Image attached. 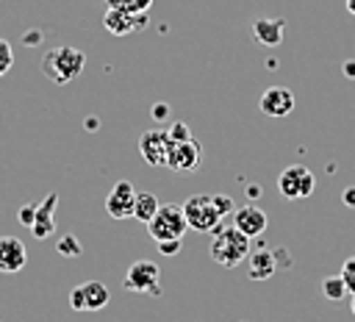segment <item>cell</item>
Here are the masks:
<instances>
[{
  "instance_id": "6da1fadb",
  "label": "cell",
  "mask_w": 355,
  "mask_h": 322,
  "mask_svg": "<svg viewBox=\"0 0 355 322\" xmlns=\"http://www.w3.org/2000/svg\"><path fill=\"white\" fill-rule=\"evenodd\" d=\"M86 67V53L72 47V44H58V47H50L44 56H42V72L64 86V83H72Z\"/></svg>"
},
{
  "instance_id": "7a4b0ae2",
  "label": "cell",
  "mask_w": 355,
  "mask_h": 322,
  "mask_svg": "<svg viewBox=\"0 0 355 322\" xmlns=\"http://www.w3.org/2000/svg\"><path fill=\"white\" fill-rule=\"evenodd\" d=\"M208 253H211V258L219 264V266H227V269H233V266H239L247 255H250V239L239 230V228H216L214 230V239H211V247H208Z\"/></svg>"
},
{
  "instance_id": "3957f363",
  "label": "cell",
  "mask_w": 355,
  "mask_h": 322,
  "mask_svg": "<svg viewBox=\"0 0 355 322\" xmlns=\"http://www.w3.org/2000/svg\"><path fill=\"white\" fill-rule=\"evenodd\" d=\"M189 230V222L183 217V205L178 203H161L155 217L147 222V233L155 242H166V239H183V233Z\"/></svg>"
},
{
  "instance_id": "277c9868",
  "label": "cell",
  "mask_w": 355,
  "mask_h": 322,
  "mask_svg": "<svg viewBox=\"0 0 355 322\" xmlns=\"http://www.w3.org/2000/svg\"><path fill=\"white\" fill-rule=\"evenodd\" d=\"M183 217H186L189 228L200 230V233H214L222 225V214L216 211L211 194H191L183 203Z\"/></svg>"
},
{
  "instance_id": "5b68a950",
  "label": "cell",
  "mask_w": 355,
  "mask_h": 322,
  "mask_svg": "<svg viewBox=\"0 0 355 322\" xmlns=\"http://www.w3.org/2000/svg\"><path fill=\"white\" fill-rule=\"evenodd\" d=\"M122 286L128 291H139V294H153V297H161V269L155 261H133L125 272V280Z\"/></svg>"
},
{
  "instance_id": "8992f818",
  "label": "cell",
  "mask_w": 355,
  "mask_h": 322,
  "mask_svg": "<svg viewBox=\"0 0 355 322\" xmlns=\"http://www.w3.org/2000/svg\"><path fill=\"white\" fill-rule=\"evenodd\" d=\"M313 186H316V178L308 167L302 164H288L280 175H277V192L286 197V200H300V197H308L313 194Z\"/></svg>"
},
{
  "instance_id": "52a82bcc",
  "label": "cell",
  "mask_w": 355,
  "mask_h": 322,
  "mask_svg": "<svg viewBox=\"0 0 355 322\" xmlns=\"http://www.w3.org/2000/svg\"><path fill=\"white\" fill-rule=\"evenodd\" d=\"M108 300H111L108 286L100 280H86L69 291V305L75 311H100L108 305Z\"/></svg>"
},
{
  "instance_id": "ba28073f",
  "label": "cell",
  "mask_w": 355,
  "mask_h": 322,
  "mask_svg": "<svg viewBox=\"0 0 355 322\" xmlns=\"http://www.w3.org/2000/svg\"><path fill=\"white\" fill-rule=\"evenodd\" d=\"M169 133L166 128H150L139 136V153L150 167H166V153H169Z\"/></svg>"
},
{
  "instance_id": "9c48e42d",
  "label": "cell",
  "mask_w": 355,
  "mask_h": 322,
  "mask_svg": "<svg viewBox=\"0 0 355 322\" xmlns=\"http://www.w3.org/2000/svg\"><path fill=\"white\" fill-rule=\"evenodd\" d=\"M200 155H202V150L194 139L172 142L169 153H166V167L175 169V172H194L200 167Z\"/></svg>"
},
{
  "instance_id": "30bf717a",
  "label": "cell",
  "mask_w": 355,
  "mask_h": 322,
  "mask_svg": "<svg viewBox=\"0 0 355 322\" xmlns=\"http://www.w3.org/2000/svg\"><path fill=\"white\" fill-rule=\"evenodd\" d=\"M133 200H136V189L130 180H116L105 197V211L111 219H128L133 217Z\"/></svg>"
},
{
  "instance_id": "8fae6325",
  "label": "cell",
  "mask_w": 355,
  "mask_h": 322,
  "mask_svg": "<svg viewBox=\"0 0 355 322\" xmlns=\"http://www.w3.org/2000/svg\"><path fill=\"white\" fill-rule=\"evenodd\" d=\"M258 105H261V111H263L266 117H272V119L288 117V114L294 111V92L286 89V86H269V89L261 94Z\"/></svg>"
},
{
  "instance_id": "7c38bea8",
  "label": "cell",
  "mask_w": 355,
  "mask_h": 322,
  "mask_svg": "<svg viewBox=\"0 0 355 322\" xmlns=\"http://www.w3.org/2000/svg\"><path fill=\"white\" fill-rule=\"evenodd\" d=\"M269 219L263 214V208H258L255 203H247L241 208H233V228H239L247 239H258L266 230Z\"/></svg>"
},
{
  "instance_id": "4fadbf2b",
  "label": "cell",
  "mask_w": 355,
  "mask_h": 322,
  "mask_svg": "<svg viewBox=\"0 0 355 322\" xmlns=\"http://www.w3.org/2000/svg\"><path fill=\"white\" fill-rule=\"evenodd\" d=\"M28 264V250L17 236H0V272L14 275Z\"/></svg>"
},
{
  "instance_id": "5bb4252c",
  "label": "cell",
  "mask_w": 355,
  "mask_h": 322,
  "mask_svg": "<svg viewBox=\"0 0 355 322\" xmlns=\"http://www.w3.org/2000/svg\"><path fill=\"white\" fill-rule=\"evenodd\" d=\"M55 205H58V192H50L42 203H36V217L31 225V233L36 239H47L55 230Z\"/></svg>"
},
{
  "instance_id": "9a60e30c",
  "label": "cell",
  "mask_w": 355,
  "mask_h": 322,
  "mask_svg": "<svg viewBox=\"0 0 355 322\" xmlns=\"http://www.w3.org/2000/svg\"><path fill=\"white\" fill-rule=\"evenodd\" d=\"M283 31H286L283 17H258V19H252V36L263 47H277L283 42Z\"/></svg>"
},
{
  "instance_id": "2e32d148",
  "label": "cell",
  "mask_w": 355,
  "mask_h": 322,
  "mask_svg": "<svg viewBox=\"0 0 355 322\" xmlns=\"http://www.w3.org/2000/svg\"><path fill=\"white\" fill-rule=\"evenodd\" d=\"M103 22H105V28H108L114 36H125V33L141 28V25L147 22V14L139 17V14H130V11H122V8H108L105 17H103Z\"/></svg>"
},
{
  "instance_id": "e0dca14e",
  "label": "cell",
  "mask_w": 355,
  "mask_h": 322,
  "mask_svg": "<svg viewBox=\"0 0 355 322\" xmlns=\"http://www.w3.org/2000/svg\"><path fill=\"white\" fill-rule=\"evenodd\" d=\"M272 272H275V253H269V250L250 253V269H247L250 280H266V278H272Z\"/></svg>"
},
{
  "instance_id": "ac0fdd59",
  "label": "cell",
  "mask_w": 355,
  "mask_h": 322,
  "mask_svg": "<svg viewBox=\"0 0 355 322\" xmlns=\"http://www.w3.org/2000/svg\"><path fill=\"white\" fill-rule=\"evenodd\" d=\"M158 197L153 194V192H136V200H133V217L139 219V222H150L153 217H155V211H158Z\"/></svg>"
},
{
  "instance_id": "d6986e66",
  "label": "cell",
  "mask_w": 355,
  "mask_h": 322,
  "mask_svg": "<svg viewBox=\"0 0 355 322\" xmlns=\"http://www.w3.org/2000/svg\"><path fill=\"white\" fill-rule=\"evenodd\" d=\"M322 294H324L327 300L338 303V300H344V297H347L349 291H347V286H344L341 275H327V278L322 280Z\"/></svg>"
},
{
  "instance_id": "ffe728a7",
  "label": "cell",
  "mask_w": 355,
  "mask_h": 322,
  "mask_svg": "<svg viewBox=\"0 0 355 322\" xmlns=\"http://www.w3.org/2000/svg\"><path fill=\"white\" fill-rule=\"evenodd\" d=\"M55 253H58V255H64V258H78V255L83 253V247H80V242H78L72 233H67V236H61V239H58Z\"/></svg>"
},
{
  "instance_id": "44dd1931",
  "label": "cell",
  "mask_w": 355,
  "mask_h": 322,
  "mask_svg": "<svg viewBox=\"0 0 355 322\" xmlns=\"http://www.w3.org/2000/svg\"><path fill=\"white\" fill-rule=\"evenodd\" d=\"M105 3H108V8H122L130 14H147L153 0H105Z\"/></svg>"
},
{
  "instance_id": "7402d4cb",
  "label": "cell",
  "mask_w": 355,
  "mask_h": 322,
  "mask_svg": "<svg viewBox=\"0 0 355 322\" xmlns=\"http://www.w3.org/2000/svg\"><path fill=\"white\" fill-rule=\"evenodd\" d=\"M341 280H344V286H347V291L349 294H355V255H349L347 261H344V266H341Z\"/></svg>"
},
{
  "instance_id": "603a6c76",
  "label": "cell",
  "mask_w": 355,
  "mask_h": 322,
  "mask_svg": "<svg viewBox=\"0 0 355 322\" xmlns=\"http://www.w3.org/2000/svg\"><path fill=\"white\" fill-rule=\"evenodd\" d=\"M11 64H14V50H11V44L6 39H0V78L11 69Z\"/></svg>"
},
{
  "instance_id": "cb8c5ba5",
  "label": "cell",
  "mask_w": 355,
  "mask_h": 322,
  "mask_svg": "<svg viewBox=\"0 0 355 322\" xmlns=\"http://www.w3.org/2000/svg\"><path fill=\"white\" fill-rule=\"evenodd\" d=\"M211 200H214V205H216V211H219L222 217L233 214V208H236V205H233V197H230V194H219V192H216V194H211Z\"/></svg>"
},
{
  "instance_id": "d4e9b609",
  "label": "cell",
  "mask_w": 355,
  "mask_h": 322,
  "mask_svg": "<svg viewBox=\"0 0 355 322\" xmlns=\"http://www.w3.org/2000/svg\"><path fill=\"white\" fill-rule=\"evenodd\" d=\"M166 133H169V142H186V139H191V130L183 122H175L172 128H166Z\"/></svg>"
},
{
  "instance_id": "484cf974",
  "label": "cell",
  "mask_w": 355,
  "mask_h": 322,
  "mask_svg": "<svg viewBox=\"0 0 355 322\" xmlns=\"http://www.w3.org/2000/svg\"><path fill=\"white\" fill-rule=\"evenodd\" d=\"M33 217H36V203H25V205H19V211H17L19 225L31 228V225H33Z\"/></svg>"
},
{
  "instance_id": "4316f807",
  "label": "cell",
  "mask_w": 355,
  "mask_h": 322,
  "mask_svg": "<svg viewBox=\"0 0 355 322\" xmlns=\"http://www.w3.org/2000/svg\"><path fill=\"white\" fill-rule=\"evenodd\" d=\"M155 244H158V253L161 255H178L183 239H166V242H155Z\"/></svg>"
},
{
  "instance_id": "83f0119b",
  "label": "cell",
  "mask_w": 355,
  "mask_h": 322,
  "mask_svg": "<svg viewBox=\"0 0 355 322\" xmlns=\"http://www.w3.org/2000/svg\"><path fill=\"white\" fill-rule=\"evenodd\" d=\"M341 200H344L347 208H355V186H347V189L341 192Z\"/></svg>"
},
{
  "instance_id": "f1b7e54d",
  "label": "cell",
  "mask_w": 355,
  "mask_h": 322,
  "mask_svg": "<svg viewBox=\"0 0 355 322\" xmlns=\"http://www.w3.org/2000/svg\"><path fill=\"white\" fill-rule=\"evenodd\" d=\"M166 117H169V105L166 103L153 105V119H166Z\"/></svg>"
},
{
  "instance_id": "f546056e",
  "label": "cell",
  "mask_w": 355,
  "mask_h": 322,
  "mask_svg": "<svg viewBox=\"0 0 355 322\" xmlns=\"http://www.w3.org/2000/svg\"><path fill=\"white\" fill-rule=\"evenodd\" d=\"M344 75L349 78V80H355V61L349 58V61H344Z\"/></svg>"
},
{
  "instance_id": "4dcf8cb0",
  "label": "cell",
  "mask_w": 355,
  "mask_h": 322,
  "mask_svg": "<svg viewBox=\"0 0 355 322\" xmlns=\"http://www.w3.org/2000/svg\"><path fill=\"white\" fill-rule=\"evenodd\" d=\"M258 194H261V189H258L255 183H250V186H247V197H258Z\"/></svg>"
},
{
  "instance_id": "1f68e13d",
  "label": "cell",
  "mask_w": 355,
  "mask_h": 322,
  "mask_svg": "<svg viewBox=\"0 0 355 322\" xmlns=\"http://www.w3.org/2000/svg\"><path fill=\"white\" fill-rule=\"evenodd\" d=\"M25 42H28V44H36V42H39V33H36V31H33V33H25Z\"/></svg>"
},
{
  "instance_id": "d6a6232c",
  "label": "cell",
  "mask_w": 355,
  "mask_h": 322,
  "mask_svg": "<svg viewBox=\"0 0 355 322\" xmlns=\"http://www.w3.org/2000/svg\"><path fill=\"white\" fill-rule=\"evenodd\" d=\"M86 128H97V117H89L86 119Z\"/></svg>"
},
{
  "instance_id": "836d02e7",
  "label": "cell",
  "mask_w": 355,
  "mask_h": 322,
  "mask_svg": "<svg viewBox=\"0 0 355 322\" xmlns=\"http://www.w3.org/2000/svg\"><path fill=\"white\" fill-rule=\"evenodd\" d=\"M352 297V314H355V294H349Z\"/></svg>"
},
{
  "instance_id": "e575fe53",
  "label": "cell",
  "mask_w": 355,
  "mask_h": 322,
  "mask_svg": "<svg viewBox=\"0 0 355 322\" xmlns=\"http://www.w3.org/2000/svg\"><path fill=\"white\" fill-rule=\"evenodd\" d=\"M0 322H3V319H0Z\"/></svg>"
}]
</instances>
